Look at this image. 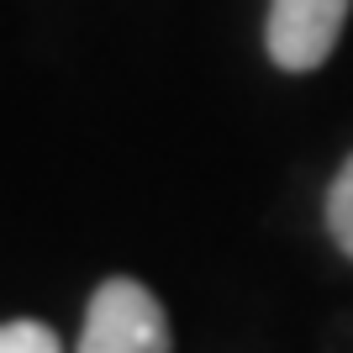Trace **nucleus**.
Listing matches in <instances>:
<instances>
[{
    "label": "nucleus",
    "instance_id": "1",
    "mask_svg": "<svg viewBox=\"0 0 353 353\" xmlns=\"http://www.w3.org/2000/svg\"><path fill=\"white\" fill-rule=\"evenodd\" d=\"M79 353H174L159 295L143 280H127V274L105 280L90 295Z\"/></svg>",
    "mask_w": 353,
    "mask_h": 353
},
{
    "label": "nucleus",
    "instance_id": "2",
    "mask_svg": "<svg viewBox=\"0 0 353 353\" xmlns=\"http://www.w3.org/2000/svg\"><path fill=\"white\" fill-rule=\"evenodd\" d=\"M353 0H269L264 48L285 74H311L332 59Z\"/></svg>",
    "mask_w": 353,
    "mask_h": 353
},
{
    "label": "nucleus",
    "instance_id": "3",
    "mask_svg": "<svg viewBox=\"0 0 353 353\" xmlns=\"http://www.w3.org/2000/svg\"><path fill=\"white\" fill-rule=\"evenodd\" d=\"M327 232H332V243L353 259V153L338 169V179L327 185Z\"/></svg>",
    "mask_w": 353,
    "mask_h": 353
},
{
    "label": "nucleus",
    "instance_id": "4",
    "mask_svg": "<svg viewBox=\"0 0 353 353\" xmlns=\"http://www.w3.org/2000/svg\"><path fill=\"white\" fill-rule=\"evenodd\" d=\"M0 353H63L59 332L48 322H0Z\"/></svg>",
    "mask_w": 353,
    "mask_h": 353
}]
</instances>
